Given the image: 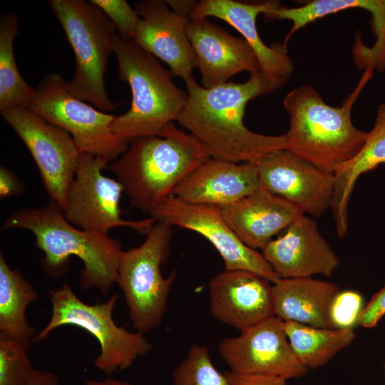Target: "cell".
Wrapping results in <instances>:
<instances>
[{
  "mask_svg": "<svg viewBox=\"0 0 385 385\" xmlns=\"http://www.w3.org/2000/svg\"><path fill=\"white\" fill-rule=\"evenodd\" d=\"M26 189L16 175L8 168H0V197L9 198L21 195Z\"/></svg>",
  "mask_w": 385,
  "mask_h": 385,
  "instance_id": "34",
  "label": "cell"
},
{
  "mask_svg": "<svg viewBox=\"0 0 385 385\" xmlns=\"http://www.w3.org/2000/svg\"><path fill=\"white\" fill-rule=\"evenodd\" d=\"M360 8L371 13L374 26L385 24V0H314L299 7H279L266 14L268 19H287L292 22L284 45L299 29L307 24L339 11Z\"/></svg>",
  "mask_w": 385,
  "mask_h": 385,
  "instance_id": "27",
  "label": "cell"
},
{
  "mask_svg": "<svg viewBox=\"0 0 385 385\" xmlns=\"http://www.w3.org/2000/svg\"><path fill=\"white\" fill-rule=\"evenodd\" d=\"M339 291L337 284L312 277L279 278L272 283L274 315L283 322L334 329L329 313Z\"/></svg>",
  "mask_w": 385,
  "mask_h": 385,
  "instance_id": "22",
  "label": "cell"
},
{
  "mask_svg": "<svg viewBox=\"0 0 385 385\" xmlns=\"http://www.w3.org/2000/svg\"><path fill=\"white\" fill-rule=\"evenodd\" d=\"M48 298L52 309L50 320L35 334L33 342L43 341L59 327H80L98 341L100 351L93 363L108 376L117 370L130 367L138 357L153 349L144 334L129 332L114 322L113 312L118 299L117 294H112L104 302L88 304L65 283L59 288L51 289Z\"/></svg>",
  "mask_w": 385,
  "mask_h": 385,
  "instance_id": "7",
  "label": "cell"
},
{
  "mask_svg": "<svg viewBox=\"0 0 385 385\" xmlns=\"http://www.w3.org/2000/svg\"><path fill=\"white\" fill-rule=\"evenodd\" d=\"M260 188L256 163L210 158L179 184L173 196L189 204L220 208Z\"/></svg>",
  "mask_w": 385,
  "mask_h": 385,
  "instance_id": "19",
  "label": "cell"
},
{
  "mask_svg": "<svg viewBox=\"0 0 385 385\" xmlns=\"http://www.w3.org/2000/svg\"><path fill=\"white\" fill-rule=\"evenodd\" d=\"M256 164L261 187L289 201L304 215L318 217L331 207L333 173L322 170L286 149L274 150Z\"/></svg>",
  "mask_w": 385,
  "mask_h": 385,
  "instance_id": "14",
  "label": "cell"
},
{
  "mask_svg": "<svg viewBox=\"0 0 385 385\" xmlns=\"http://www.w3.org/2000/svg\"><path fill=\"white\" fill-rule=\"evenodd\" d=\"M21 228L35 237V245L44 257L41 267L53 278L64 275L71 256L83 264L79 285L81 291L96 288L107 294L116 283L123 252L120 242L108 234L80 229L64 217L63 210L49 200L40 207L19 209L5 220L1 229Z\"/></svg>",
  "mask_w": 385,
  "mask_h": 385,
  "instance_id": "2",
  "label": "cell"
},
{
  "mask_svg": "<svg viewBox=\"0 0 385 385\" xmlns=\"http://www.w3.org/2000/svg\"><path fill=\"white\" fill-rule=\"evenodd\" d=\"M218 351L230 371L247 374L283 377L304 376L309 371L294 353L284 322L274 316L222 339Z\"/></svg>",
  "mask_w": 385,
  "mask_h": 385,
  "instance_id": "12",
  "label": "cell"
},
{
  "mask_svg": "<svg viewBox=\"0 0 385 385\" xmlns=\"http://www.w3.org/2000/svg\"><path fill=\"white\" fill-rule=\"evenodd\" d=\"M270 240L262 254L279 278L331 277L340 260L321 235L317 222L306 215Z\"/></svg>",
  "mask_w": 385,
  "mask_h": 385,
  "instance_id": "16",
  "label": "cell"
},
{
  "mask_svg": "<svg viewBox=\"0 0 385 385\" xmlns=\"http://www.w3.org/2000/svg\"><path fill=\"white\" fill-rule=\"evenodd\" d=\"M173 226L155 221L139 246L123 252L116 283L120 288L133 327L143 334L160 325L175 279L173 271L165 278L160 267L170 252Z\"/></svg>",
  "mask_w": 385,
  "mask_h": 385,
  "instance_id": "8",
  "label": "cell"
},
{
  "mask_svg": "<svg viewBox=\"0 0 385 385\" xmlns=\"http://www.w3.org/2000/svg\"><path fill=\"white\" fill-rule=\"evenodd\" d=\"M287 80L269 78L262 72L244 82H227L212 88L194 78L185 82L188 98L177 122L186 128L212 158L234 163H257L267 154L285 149V134L266 135L244 123L247 103L270 93Z\"/></svg>",
  "mask_w": 385,
  "mask_h": 385,
  "instance_id": "1",
  "label": "cell"
},
{
  "mask_svg": "<svg viewBox=\"0 0 385 385\" xmlns=\"http://www.w3.org/2000/svg\"><path fill=\"white\" fill-rule=\"evenodd\" d=\"M211 158L192 135L168 124L157 135L129 142L108 167L133 207L150 214L173 196L179 184Z\"/></svg>",
  "mask_w": 385,
  "mask_h": 385,
  "instance_id": "3",
  "label": "cell"
},
{
  "mask_svg": "<svg viewBox=\"0 0 385 385\" xmlns=\"http://www.w3.org/2000/svg\"><path fill=\"white\" fill-rule=\"evenodd\" d=\"M284 326L294 353L308 369L326 365L356 337L353 328L324 329L294 322H284Z\"/></svg>",
  "mask_w": 385,
  "mask_h": 385,
  "instance_id": "25",
  "label": "cell"
},
{
  "mask_svg": "<svg viewBox=\"0 0 385 385\" xmlns=\"http://www.w3.org/2000/svg\"><path fill=\"white\" fill-rule=\"evenodd\" d=\"M363 309V297L350 289L339 291L329 308V319L334 329L353 328Z\"/></svg>",
  "mask_w": 385,
  "mask_h": 385,
  "instance_id": "30",
  "label": "cell"
},
{
  "mask_svg": "<svg viewBox=\"0 0 385 385\" xmlns=\"http://www.w3.org/2000/svg\"><path fill=\"white\" fill-rule=\"evenodd\" d=\"M49 4L75 55V73L68 82L70 93L101 111L115 109L118 104L108 98L104 82L117 34L114 24L91 1L51 0Z\"/></svg>",
  "mask_w": 385,
  "mask_h": 385,
  "instance_id": "6",
  "label": "cell"
},
{
  "mask_svg": "<svg viewBox=\"0 0 385 385\" xmlns=\"http://www.w3.org/2000/svg\"><path fill=\"white\" fill-rule=\"evenodd\" d=\"M112 49L118 61V76L128 83L132 93L130 108L115 116L112 131L128 143L138 138L159 135L177 120L187 92L174 83L170 70L132 39L117 33Z\"/></svg>",
  "mask_w": 385,
  "mask_h": 385,
  "instance_id": "5",
  "label": "cell"
},
{
  "mask_svg": "<svg viewBox=\"0 0 385 385\" xmlns=\"http://www.w3.org/2000/svg\"><path fill=\"white\" fill-rule=\"evenodd\" d=\"M135 9L140 19L132 40L164 61L173 76L185 82L192 78L197 60L187 33L189 19L173 11L165 1H139Z\"/></svg>",
  "mask_w": 385,
  "mask_h": 385,
  "instance_id": "15",
  "label": "cell"
},
{
  "mask_svg": "<svg viewBox=\"0 0 385 385\" xmlns=\"http://www.w3.org/2000/svg\"><path fill=\"white\" fill-rule=\"evenodd\" d=\"M362 85L341 106L326 103L312 86L289 91L283 99L289 126L285 149L316 167L333 173L364 145L368 133L355 127L351 111Z\"/></svg>",
  "mask_w": 385,
  "mask_h": 385,
  "instance_id": "4",
  "label": "cell"
},
{
  "mask_svg": "<svg viewBox=\"0 0 385 385\" xmlns=\"http://www.w3.org/2000/svg\"><path fill=\"white\" fill-rule=\"evenodd\" d=\"M27 108L71 135L80 153H91L111 163L128 148V143L112 131L115 116L72 96L68 81L57 73L43 78Z\"/></svg>",
  "mask_w": 385,
  "mask_h": 385,
  "instance_id": "9",
  "label": "cell"
},
{
  "mask_svg": "<svg viewBox=\"0 0 385 385\" xmlns=\"http://www.w3.org/2000/svg\"><path fill=\"white\" fill-rule=\"evenodd\" d=\"M282 6L279 1L246 3L234 0H201L189 20L216 17L235 29L255 53L261 72L276 80H287L294 72V63L280 43L267 46L256 25L260 14H266Z\"/></svg>",
  "mask_w": 385,
  "mask_h": 385,
  "instance_id": "20",
  "label": "cell"
},
{
  "mask_svg": "<svg viewBox=\"0 0 385 385\" xmlns=\"http://www.w3.org/2000/svg\"><path fill=\"white\" fill-rule=\"evenodd\" d=\"M86 385H133L132 384L114 379L111 376H107L103 380L89 379L86 382Z\"/></svg>",
  "mask_w": 385,
  "mask_h": 385,
  "instance_id": "37",
  "label": "cell"
},
{
  "mask_svg": "<svg viewBox=\"0 0 385 385\" xmlns=\"http://www.w3.org/2000/svg\"><path fill=\"white\" fill-rule=\"evenodd\" d=\"M385 314V284L363 307L357 319V324L365 327H374Z\"/></svg>",
  "mask_w": 385,
  "mask_h": 385,
  "instance_id": "32",
  "label": "cell"
},
{
  "mask_svg": "<svg viewBox=\"0 0 385 385\" xmlns=\"http://www.w3.org/2000/svg\"><path fill=\"white\" fill-rule=\"evenodd\" d=\"M30 344L0 334V385H26L34 369L28 355Z\"/></svg>",
  "mask_w": 385,
  "mask_h": 385,
  "instance_id": "29",
  "label": "cell"
},
{
  "mask_svg": "<svg viewBox=\"0 0 385 385\" xmlns=\"http://www.w3.org/2000/svg\"><path fill=\"white\" fill-rule=\"evenodd\" d=\"M385 163V103L378 107L373 128L360 150L334 172V187L330 209L332 211L337 235L340 238L348 232V207L357 179L380 164Z\"/></svg>",
  "mask_w": 385,
  "mask_h": 385,
  "instance_id": "23",
  "label": "cell"
},
{
  "mask_svg": "<svg viewBox=\"0 0 385 385\" xmlns=\"http://www.w3.org/2000/svg\"><path fill=\"white\" fill-rule=\"evenodd\" d=\"M270 283L252 272L225 270L208 283L211 314L240 331L275 316Z\"/></svg>",
  "mask_w": 385,
  "mask_h": 385,
  "instance_id": "17",
  "label": "cell"
},
{
  "mask_svg": "<svg viewBox=\"0 0 385 385\" xmlns=\"http://www.w3.org/2000/svg\"><path fill=\"white\" fill-rule=\"evenodd\" d=\"M218 209L239 238L255 250H262L273 236L304 215L289 201L262 187Z\"/></svg>",
  "mask_w": 385,
  "mask_h": 385,
  "instance_id": "21",
  "label": "cell"
},
{
  "mask_svg": "<svg viewBox=\"0 0 385 385\" xmlns=\"http://www.w3.org/2000/svg\"><path fill=\"white\" fill-rule=\"evenodd\" d=\"M0 113L31 154L49 200L63 210L81 154L74 140L26 107H7Z\"/></svg>",
  "mask_w": 385,
  "mask_h": 385,
  "instance_id": "11",
  "label": "cell"
},
{
  "mask_svg": "<svg viewBox=\"0 0 385 385\" xmlns=\"http://www.w3.org/2000/svg\"><path fill=\"white\" fill-rule=\"evenodd\" d=\"M18 19L14 14L0 19V109L28 106L35 89L21 76L15 60L14 42L18 33Z\"/></svg>",
  "mask_w": 385,
  "mask_h": 385,
  "instance_id": "26",
  "label": "cell"
},
{
  "mask_svg": "<svg viewBox=\"0 0 385 385\" xmlns=\"http://www.w3.org/2000/svg\"><path fill=\"white\" fill-rule=\"evenodd\" d=\"M165 2L173 11L188 19L198 4V1L191 0H168Z\"/></svg>",
  "mask_w": 385,
  "mask_h": 385,
  "instance_id": "36",
  "label": "cell"
},
{
  "mask_svg": "<svg viewBox=\"0 0 385 385\" xmlns=\"http://www.w3.org/2000/svg\"><path fill=\"white\" fill-rule=\"evenodd\" d=\"M187 33L203 87L227 83L243 71L250 75L261 72L258 58L247 42L207 18L189 20Z\"/></svg>",
  "mask_w": 385,
  "mask_h": 385,
  "instance_id": "18",
  "label": "cell"
},
{
  "mask_svg": "<svg viewBox=\"0 0 385 385\" xmlns=\"http://www.w3.org/2000/svg\"><path fill=\"white\" fill-rule=\"evenodd\" d=\"M26 385H62L56 374L33 369Z\"/></svg>",
  "mask_w": 385,
  "mask_h": 385,
  "instance_id": "35",
  "label": "cell"
},
{
  "mask_svg": "<svg viewBox=\"0 0 385 385\" xmlns=\"http://www.w3.org/2000/svg\"><path fill=\"white\" fill-rule=\"evenodd\" d=\"M173 385H227V379L213 364L205 346L192 345L187 355L175 368Z\"/></svg>",
  "mask_w": 385,
  "mask_h": 385,
  "instance_id": "28",
  "label": "cell"
},
{
  "mask_svg": "<svg viewBox=\"0 0 385 385\" xmlns=\"http://www.w3.org/2000/svg\"><path fill=\"white\" fill-rule=\"evenodd\" d=\"M39 295L17 270L10 267L0 255V334L32 342L34 328L26 317L27 307Z\"/></svg>",
  "mask_w": 385,
  "mask_h": 385,
  "instance_id": "24",
  "label": "cell"
},
{
  "mask_svg": "<svg viewBox=\"0 0 385 385\" xmlns=\"http://www.w3.org/2000/svg\"><path fill=\"white\" fill-rule=\"evenodd\" d=\"M149 215L155 221L200 234L217 250L225 270L252 272L272 283L279 279L263 255L239 238L217 207L189 204L172 196Z\"/></svg>",
  "mask_w": 385,
  "mask_h": 385,
  "instance_id": "13",
  "label": "cell"
},
{
  "mask_svg": "<svg viewBox=\"0 0 385 385\" xmlns=\"http://www.w3.org/2000/svg\"><path fill=\"white\" fill-rule=\"evenodd\" d=\"M109 162L96 155L81 153L75 175L66 195L63 213L73 225L88 231L108 234L118 227H126L144 235L155 220L149 217L138 220L121 217L120 200L123 187L103 175Z\"/></svg>",
  "mask_w": 385,
  "mask_h": 385,
  "instance_id": "10",
  "label": "cell"
},
{
  "mask_svg": "<svg viewBox=\"0 0 385 385\" xmlns=\"http://www.w3.org/2000/svg\"><path fill=\"white\" fill-rule=\"evenodd\" d=\"M225 374L227 385H287V380L283 377L240 374L230 370Z\"/></svg>",
  "mask_w": 385,
  "mask_h": 385,
  "instance_id": "33",
  "label": "cell"
},
{
  "mask_svg": "<svg viewBox=\"0 0 385 385\" xmlns=\"http://www.w3.org/2000/svg\"><path fill=\"white\" fill-rule=\"evenodd\" d=\"M114 24L118 34L128 39H132L139 16L135 9L125 0H91Z\"/></svg>",
  "mask_w": 385,
  "mask_h": 385,
  "instance_id": "31",
  "label": "cell"
}]
</instances>
